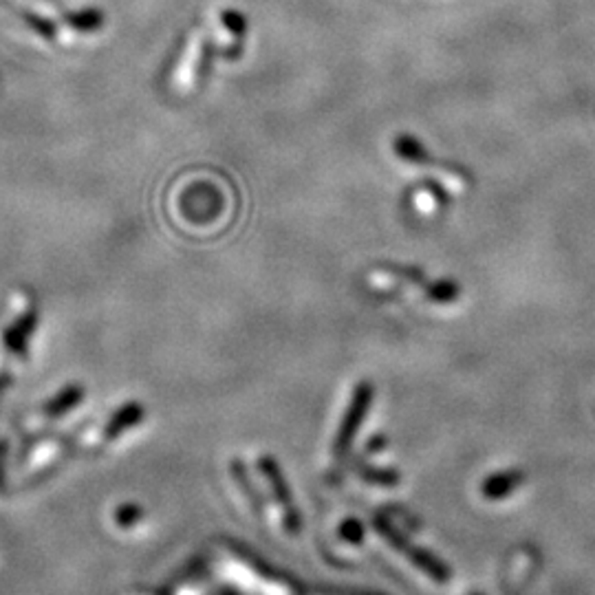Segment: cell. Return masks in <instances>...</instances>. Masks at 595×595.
I'll return each mask as SVG.
<instances>
[{
    "mask_svg": "<svg viewBox=\"0 0 595 595\" xmlns=\"http://www.w3.org/2000/svg\"><path fill=\"white\" fill-rule=\"evenodd\" d=\"M395 152H397L399 159L410 163V166L421 168V170L426 168V170L435 172V175L446 183V188H450L452 192H463V190L467 188V179L459 168L450 166V163H444V161H436L435 157L428 155V150H426L415 137L399 135L397 139H395Z\"/></svg>",
    "mask_w": 595,
    "mask_h": 595,
    "instance_id": "1",
    "label": "cell"
},
{
    "mask_svg": "<svg viewBox=\"0 0 595 595\" xmlns=\"http://www.w3.org/2000/svg\"><path fill=\"white\" fill-rule=\"evenodd\" d=\"M371 281L375 284H382V287H406V284H410V287L421 289V293L436 300V303H452V300L459 296V287H457V284L447 281L433 282L426 276H421L419 272L397 270V267L373 272Z\"/></svg>",
    "mask_w": 595,
    "mask_h": 595,
    "instance_id": "2",
    "label": "cell"
},
{
    "mask_svg": "<svg viewBox=\"0 0 595 595\" xmlns=\"http://www.w3.org/2000/svg\"><path fill=\"white\" fill-rule=\"evenodd\" d=\"M141 417H144V410L137 406V404H128V406L119 410V413L115 415L113 419H110V424H108V428H107V433H104V436H107V439H115V436L122 435L126 428L135 426Z\"/></svg>",
    "mask_w": 595,
    "mask_h": 595,
    "instance_id": "3",
    "label": "cell"
},
{
    "mask_svg": "<svg viewBox=\"0 0 595 595\" xmlns=\"http://www.w3.org/2000/svg\"><path fill=\"white\" fill-rule=\"evenodd\" d=\"M82 399V391L77 386H73V388H67L65 393L60 395V397L54 399V402L49 404V406H46V417H57V415H62L65 413V410L68 408H73L76 406L77 402H80Z\"/></svg>",
    "mask_w": 595,
    "mask_h": 595,
    "instance_id": "4",
    "label": "cell"
},
{
    "mask_svg": "<svg viewBox=\"0 0 595 595\" xmlns=\"http://www.w3.org/2000/svg\"><path fill=\"white\" fill-rule=\"evenodd\" d=\"M357 404H355V410H351V417L349 421H346V426H344V433H342V439H340V452L344 450V446H346V441H349V436L351 435H355L353 433V430L357 428V424H360V413H362V408H364V404H366V399H368V393L364 391V388H362L360 395H357Z\"/></svg>",
    "mask_w": 595,
    "mask_h": 595,
    "instance_id": "5",
    "label": "cell"
},
{
    "mask_svg": "<svg viewBox=\"0 0 595 595\" xmlns=\"http://www.w3.org/2000/svg\"><path fill=\"white\" fill-rule=\"evenodd\" d=\"M415 205H417V210L421 214H433L435 210L439 208V197H436V192L433 188L424 186L415 192Z\"/></svg>",
    "mask_w": 595,
    "mask_h": 595,
    "instance_id": "6",
    "label": "cell"
},
{
    "mask_svg": "<svg viewBox=\"0 0 595 595\" xmlns=\"http://www.w3.org/2000/svg\"><path fill=\"white\" fill-rule=\"evenodd\" d=\"M489 481L497 483L498 487L486 489L487 497H503V494L509 489V481H514V474H505V477H494V478H489Z\"/></svg>",
    "mask_w": 595,
    "mask_h": 595,
    "instance_id": "7",
    "label": "cell"
}]
</instances>
